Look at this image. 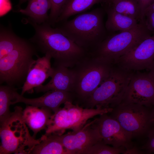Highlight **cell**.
<instances>
[{"mask_svg": "<svg viewBox=\"0 0 154 154\" xmlns=\"http://www.w3.org/2000/svg\"><path fill=\"white\" fill-rule=\"evenodd\" d=\"M27 21L35 31L30 41L45 55L51 56L53 66L72 68L89 53L48 22L38 24L29 19Z\"/></svg>", "mask_w": 154, "mask_h": 154, "instance_id": "1", "label": "cell"}, {"mask_svg": "<svg viewBox=\"0 0 154 154\" xmlns=\"http://www.w3.org/2000/svg\"><path fill=\"white\" fill-rule=\"evenodd\" d=\"M105 13L103 7L97 8L79 14L70 20L59 22L61 23L56 28L91 53L109 34L104 23Z\"/></svg>", "mask_w": 154, "mask_h": 154, "instance_id": "2", "label": "cell"}, {"mask_svg": "<svg viewBox=\"0 0 154 154\" xmlns=\"http://www.w3.org/2000/svg\"><path fill=\"white\" fill-rule=\"evenodd\" d=\"M23 109L16 106L9 116L0 123V154H31L42 138L30 135L23 117Z\"/></svg>", "mask_w": 154, "mask_h": 154, "instance_id": "3", "label": "cell"}, {"mask_svg": "<svg viewBox=\"0 0 154 154\" xmlns=\"http://www.w3.org/2000/svg\"><path fill=\"white\" fill-rule=\"evenodd\" d=\"M114 65L89 53L70 68L74 75L75 98L83 102L108 77Z\"/></svg>", "mask_w": 154, "mask_h": 154, "instance_id": "4", "label": "cell"}, {"mask_svg": "<svg viewBox=\"0 0 154 154\" xmlns=\"http://www.w3.org/2000/svg\"><path fill=\"white\" fill-rule=\"evenodd\" d=\"M152 35L143 19L131 29L117 33H109L90 54L114 64L119 58Z\"/></svg>", "mask_w": 154, "mask_h": 154, "instance_id": "5", "label": "cell"}, {"mask_svg": "<svg viewBox=\"0 0 154 154\" xmlns=\"http://www.w3.org/2000/svg\"><path fill=\"white\" fill-rule=\"evenodd\" d=\"M23 39L13 50L0 58V84L14 86L24 84L35 60L37 48L31 42Z\"/></svg>", "mask_w": 154, "mask_h": 154, "instance_id": "6", "label": "cell"}, {"mask_svg": "<svg viewBox=\"0 0 154 154\" xmlns=\"http://www.w3.org/2000/svg\"><path fill=\"white\" fill-rule=\"evenodd\" d=\"M134 72L114 64L108 77L83 102L86 108H113L121 103Z\"/></svg>", "mask_w": 154, "mask_h": 154, "instance_id": "7", "label": "cell"}, {"mask_svg": "<svg viewBox=\"0 0 154 154\" xmlns=\"http://www.w3.org/2000/svg\"><path fill=\"white\" fill-rule=\"evenodd\" d=\"M72 103L66 102L63 108L53 114L45 129V135H62L67 129L77 131L82 129L90 119L96 116L108 114L113 109L100 106L96 108H84Z\"/></svg>", "mask_w": 154, "mask_h": 154, "instance_id": "8", "label": "cell"}, {"mask_svg": "<svg viewBox=\"0 0 154 154\" xmlns=\"http://www.w3.org/2000/svg\"><path fill=\"white\" fill-rule=\"evenodd\" d=\"M113 108L109 116L132 138L147 135L153 125L149 108L122 102Z\"/></svg>", "mask_w": 154, "mask_h": 154, "instance_id": "9", "label": "cell"}, {"mask_svg": "<svg viewBox=\"0 0 154 154\" xmlns=\"http://www.w3.org/2000/svg\"><path fill=\"white\" fill-rule=\"evenodd\" d=\"M122 102L149 108L154 104V79L148 73L134 71Z\"/></svg>", "mask_w": 154, "mask_h": 154, "instance_id": "10", "label": "cell"}, {"mask_svg": "<svg viewBox=\"0 0 154 154\" xmlns=\"http://www.w3.org/2000/svg\"><path fill=\"white\" fill-rule=\"evenodd\" d=\"M94 120L86 123L77 131L50 135L61 143L68 154H83L88 149L101 141L98 130L94 124Z\"/></svg>", "mask_w": 154, "mask_h": 154, "instance_id": "11", "label": "cell"}, {"mask_svg": "<svg viewBox=\"0 0 154 154\" xmlns=\"http://www.w3.org/2000/svg\"><path fill=\"white\" fill-rule=\"evenodd\" d=\"M154 60V34L119 58L115 64L133 71L149 70Z\"/></svg>", "mask_w": 154, "mask_h": 154, "instance_id": "12", "label": "cell"}, {"mask_svg": "<svg viewBox=\"0 0 154 154\" xmlns=\"http://www.w3.org/2000/svg\"><path fill=\"white\" fill-rule=\"evenodd\" d=\"M107 114L100 115L94 119V124L98 130L101 142L116 148L127 149L133 146L132 137Z\"/></svg>", "mask_w": 154, "mask_h": 154, "instance_id": "13", "label": "cell"}, {"mask_svg": "<svg viewBox=\"0 0 154 154\" xmlns=\"http://www.w3.org/2000/svg\"><path fill=\"white\" fill-rule=\"evenodd\" d=\"M14 94V98L11 102V105L21 102L39 108H48L51 109L53 113L60 108V106L62 104L67 101L72 102L75 98L72 92L58 90L49 91L42 96L34 98L24 97L19 94L16 90Z\"/></svg>", "mask_w": 154, "mask_h": 154, "instance_id": "14", "label": "cell"}, {"mask_svg": "<svg viewBox=\"0 0 154 154\" xmlns=\"http://www.w3.org/2000/svg\"><path fill=\"white\" fill-rule=\"evenodd\" d=\"M31 65L25 82L22 87L21 95L23 96L26 92H33V89L41 85L49 77H51L53 72L51 66V56L48 54L40 57L37 56Z\"/></svg>", "mask_w": 154, "mask_h": 154, "instance_id": "15", "label": "cell"}, {"mask_svg": "<svg viewBox=\"0 0 154 154\" xmlns=\"http://www.w3.org/2000/svg\"><path fill=\"white\" fill-rule=\"evenodd\" d=\"M51 79L45 85L34 88L37 93L45 92L50 90H58L73 93L74 75L72 70L64 66H53Z\"/></svg>", "mask_w": 154, "mask_h": 154, "instance_id": "16", "label": "cell"}, {"mask_svg": "<svg viewBox=\"0 0 154 154\" xmlns=\"http://www.w3.org/2000/svg\"><path fill=\"white\" fill-rule=\"evenodd\" d=\"M53 112L49 108L28 105L23 110V117L26 124L33 132L35 138L37 133L46 129Z\"/></svg>", "mask_w": 154, "mask_h": 154, "instance_id": "17", "label": "cell"}, {"mask_svg": "<svg viewBox=\"0 0 154 154\" xmlns=\"http://www.w3.org/2000/svg\"><path fill=\"white\" fill-rule=\"evenodd\" d=\"M103 8L107 15L105 25L109 33L131 29L136 26L139 23L135 19L117 12L108 8L105 7Z\"/></svg>", "mask_w": 154, "mask_h": 154, "instance_id": "18", "label": "cell"}, {"mask_svg": "<svg viewBox=\"0 0 154 154\" xmlns=\"http://www.w3.org/2000/svg\"><path fill=\"white\" fill-rule=\"evenodd\" d=\"M51 7L50 0H29L26 8L20 9L19 11L29 17L31 21L41 24L48 22V12Z\"/></svg>", "mask_w": 154, "mask_h": 154, "instance_id": "19", "label": "cell"}, {"mask_svg": "<svg viewBox=\"0 0 154 154\" xmlns=\"http://www.w3.org/2000/svg\"><path fill=\"white\" fill-rule=\"evenodd\" d=\"M106 0H67L55 23L68 20L70 17L90 9L94 5Z\"/></svg>", "mask_w": 154, "mask_h": 154, "instance_id": "20", "label": "cell"}, {"mask_svg": "<svg viewBox=\"0 0 154 154\" xmlns=\"http://www.w3.org/2000/svg\"><path fill=\"white\" fill-rule=\"evenodd\" d=\"M104 7L137 20H142L139 5L137 0H116L104 3Z\"/></svg>", "mask_w": 154, "mask_h": 154, "instance_id": "21", "label": "cell"}, {"mask_svg": "<svg viewBox=\"0 0 154 154\" xmlns=\"http://www.w3.org/2000/svg\"><path fill=\"white\" fill-rule=\"evenodd\" d=\"M41 137V141L35 146L31 154H68L61 143L51 135L44 134Z\"/></svg>", "mask_w": 154, "mask_h": 154, "instance_id": "22", "label": "cell"}, {"mask_svg": "<svg viewBox=\"0 0 154 154\" xmlns=\"http://www.w3.org/2000/svg\"><path fill=\"white\" fill-rule=\"evenodd\" d=\"M14 87L6 84L0 86V121L2 123L10 116L9 107L14 100Z\"/></svg>", "mask_w": 154, "mask_h": 154, "instance_id": "23", "label": "cell"}, {"mask_svg": "<svg viewBox=\"0 0 154 154\" xmlns=\"http://www.w3.org/2000/svg\"><path fill=\"white\" fill-rule=\"evenodd\" d=\"M23 38L12 32L1 29L0 33V58L8 53L21 41Z\"/></svg>", "mask_w": 154, "mask_h": 154, "instance_id": "24", "label": "cell"}, {"mask_svg": "<svg viewBox=\"0 0 154 154\" xmlns=\"http://www.w3.org/2000/svg\"><path fill=\"white\" fill-rule=\"evenodd\" d=\"M125 148L110 146L101 142H99L85 151L83 154H123Z\"/></svg>", "mask_w": 154, "mask_h": 154, "instance_id": "25", "label": "cell"}, {"mask_svg": "<svg viewBox=\"0 0 154 154\" xmlns=\"http://www.w3.org/2000/svg\"><path fill=\"white\" fill-rule=\"evenodd\" d=\"M67 0H50L51 4L48 22L51 25L55 24Z\"/></svg>", "mask_w": 154, "mask_h": 154, "instance_id": "26", "label": "cell"}, {"mask_svg": "<svg viewBox=\"0 0 154 154\" xmlns=\"http://www.w3.org/2000/svg\"><path fill=\"white\" fill-rule=\"evenodd\" d=\"M147 135V142L141 149L148 153H154V125L150 128Z\"/></svg>", "mask_w": 154, "mask_h": 154, "instance_id": "27", "label": "cell"}, {"mask_svg": "<svg viewBox=\"0 0 154 154\" xmlns=\"http://www.w3.org/2000/svg\"><path fill=\"white\" fill-rule=\"evenodd\" d=\"M144 19L148 29L154 34V12H148L145 13Z\"/></svg>", "mask_w": 154, "mask_h": 154, "instance_id": "28", "label": "cell"}, {"mask_svg": "<svg viewBox=\"0 0 154 154\" xmlns=\"http://www.w3.org/2000/svg\"><path fill=\"white\" fill-rule=\"evenodd\" d=\"M140 8L142 20L143 19L145 10L154 2V0H137Z\"/></svg>", "mask_w": 154, "mask_h": 154, "instance_id": "29", "label": "cell"}, {"mask_svg": "<svg viewBox=\"0 0 154 154\" xmlns=\"http://www.w3.org/2000/svg\"><path fill=\"white\" fill-rule=\"evenodd\" d=\"M144 153H145L143 151L133 146L129 148L125 149L123 154H141Z\"/></svg>", "mask_w": 154, "mask_h": 154, "instance_id": "30", "label": "cell"}, {"mask_svg": "<svg viewBox=\"0 0 154 154\" xmlns=\"http://www.w3.org/2000/svg\"><path fill=\"white\" fill-rule=\"evenodd\" d=\"M148 70L149 71V73L154 79V60Z\"/></svg>", "mask_w": 154, "mask_h": 154, "instance_id": "31", "label": "cell"}, {"mask_svg": "<svg viewBox=\"0 0 154 154\" xmlns=\"http://www.w3.org/2000/svg\"><path fill=\"white\" fill-rule=\"evenodd\" d=\"M148 12H154V2L145 10L144 14L145 13Z\"/></svg>", "mask_w": 154, "mask_h": 154, "instance_id": "32", "label": "cell"}, {"mask_svg": "<svg viewBox=\"0 0 154 154\" xmlns=\"http://www.w3.org/2000/svg\"><path fill=\"white\" fill-rule=\"evenodd\" d=\"M151 121L153 125H154V104L152 106V109L151 110Z\"/></svg>", "mask_w": 154, "mask_h": 154, "instance_id": "33", "label": "cell"}, {"mask_svg": "<svg viewBox=\"0 0 154 154\" xmlns=\"http://www.w3.org/2000/svg\"><path fill=\"white\" fill-rule=\"evenodd\" d=\"M29 0H19V4H21Z\"/></svg>", "mask_w": 154, "mask_h": 154, "instance_id": "34", "label": "cell"}, {"mask_svg": "<svg viewBox=\"0 0 154 154\" xmlns=\"http://www.w3.org/2000/svg\"><path fill=\"white\" fill-rule=\"evenodd\" d=\"M115 0H106L105 2H110L112 1Z\"/></svg>", "mask_w": 154, "mask_h": 154, "instance_id": "35", "label": "cell"}]
</instances>
